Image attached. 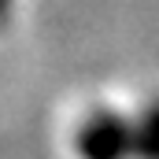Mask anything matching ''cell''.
Returning a JSON list of instances; mask_svg holds the SVG:
<instances>
[{"mask_svg":"<svg viewBox=\"0 0 159 159\" xmlns=\"http://www.w3.org/2000/svg\"><path fill=\"white\" fill-rule=\"evenodd\" d=\"M78 159H133V119L115 107H93L74 129Z\"/></svg>","mask_w":159,"mask_h":159,"instance_id":"obj_1","label":"cell"},{"mask_svg":"<svg viewBox=\"0 0 159 159\" xmlns=\"http://www.w3.org/2000/svg\"><path fill=\"white\" fill-rule=\"evenodd\" d=\"M11 4H15V0H0V30H4V22H7V15H11Z\"/></svg>","mask_w":159,"mask_h":159,"instance_id":"obj_3","label":"cell"},{"mask_svg":"<svg viewBox=\"0 0 159 159\" xmlns=\"http://www.w3.org/2000/svg\"><path fill=\"white\" fill-rule=\"evenodd\" d=\"M133 159H159V96H152L133 119Z\"/></svg>","mask_w":159,"mask_h":159,"instance_id":"obj_2","label":"cell"}]
</instances>
